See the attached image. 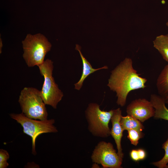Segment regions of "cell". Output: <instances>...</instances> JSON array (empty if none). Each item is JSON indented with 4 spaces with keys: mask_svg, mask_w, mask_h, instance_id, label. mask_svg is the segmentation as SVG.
<instances>
[{
    "mask_svg": "<svg viewBox=\"0 0 168 168\" xmlns=\"http://www.w3.org/2000/svg\"><path fill=\"white\" fill-rule=\"evenodd\" d=\"M133 67L132 59L125 58L111 72L107 86L116 94L117 104L123 107L131 91L146 87L147 79L140 76Z\"/></svg>",
    "mask_w": 168,
    "mask_h": 168,
    "instance_id": "1",
    "label": "cell"
},
{
    "mask_svg": "<svg viewBox=\"0 0 168 168\" xmlns=\"http://www.w3.org/2000/svg\"><path fill=\"white\" fill-rule=\"evenodd\" d=\"M22 44L23 57L29 67L38 66L42 64L45 55L52 46L47 38L40 33L28 34Z\"/></svg>",
    "mask_w": 168,
    "mask_h": 168,
    "instance_id": "2",
    "label": "cell"
},
{
    "mask_svg": "<svg viewBox=\"0 0 168 168\" xmlns=\"http://www.w3.org/2000/svg\"><path fill=\"white\" fill-rule=\"evenodd\" d=\"M22 113L27 117L35 119H47L48 113L41 96L40 91L32 87H25L18 99Z\"/></svg>",
    "mask_w": 168,
    "mask_h": 168,
    "instance_id": "3",
    "label": "cell"
},
{
    "mask_svg": "<svg viewBox=\"0 0 168 168\" xmlns=\"http://www.w3.org/2000/svg\"><path fill=\"white\" fill-rule=\"evenodd\" d=\"M10 115L12 119L21 125L23 133L31 138L32 153L34 155L36 154L35 143L37 137L43 133L58 132L57 128L54 125L55 123L54 119L38 120L29 118L22 113H12Z\"/></svg>",
    "mask_w": 168,
    "mask_h": 168,
    "instance_id": "4",
    "label": "cell"
},
{
    "mask_svg": "<svg viewBox=\"0 0 168 168\" xmlns=\"http://www.w3.org/2000/svg\"><path fill=\"white\" fill-rule=\"evenodd\" d=\"M44 81L40 94L45 105H49L56 109L58 103L62 100L63 94L59 88L53 77V62L47 59L38 66Z\"/></svg>",
    "mask_w": 168,
    "mask_h": 168,
    "instance_id": "5",
    "label": "cell"
},
{
    "mask_svg": "<svg viewBox=\"0 0 168 168\" xmlns=\"http://www.w3.org/2000/svg\"><path fill=\"white\" fill-rule=\"evenodd\" d=\"M85 114L88 129L93 135L106 138L110 135L109 124L113 114V110L108 111L101 110L99 105L91 103L88 105Z\"/></svg>",
    "mask_w": 168,
    "mask_h": 168,
    "instance_id": "6",
    "label": "cell"
},
{
    "mask_svg": "<svg viewBox=\"0 0 168 168\" xmlns=\"http://www.w3.org/2000/svg\"><path fill=\"white\" fill-rule=\"evenodd\" d=\"M91 159L93 162L101 165L104 168L122 167L123 159L109 142H100L95 147Z\"/></svg>",
    "mask_w": 168,
    "mask_h": 168,
    "instance_id": "7",
    "label": "cell"
},
{
    "mask_svg": "<svg viewBox=\"0 0 168 168\" xmlns=\"http://www.w3.org/2000/svg\"><path fill=\"white\" fill-rule=\"evenodd\" d=\"M127 114L143 122L155 115V109L150 101L144 98L132 101L127 106Z\"/></svg>",
    "mask_w": 168,
    "mask_h": 168,
    "instance_id": "8",
    "label": "cell"
},
{
    "mask_svg": "<svg viewBox=\"0 0 168 168\" xmlns=\"http://www.w3.org/2000/svg\"><path fill=\"white\" fill-rule=\"evenodd\" d=\"M122 116V111L120 108L113 110V114L111 119L112 127L110 129V135L115 142L118 155L123 159L124 154L122 152L121 141L124 130L120 123Z\"/></svg>",
    "mask_w": 168,
    "mask_h": 168,
    "instance_id": "9",
    "label": "cell"
},
{
    "mask_svg": "<svg viewBox=\"0 0 168 168\" xmlns=\"http://www.w3.org/2000/svg\"><path fill=\"white\" fill-rule=\"evenodd\" d=\"M150 101L155 109L154 118L168 121V109L165 105L164 97L152 94L151 95Z\"/></svg>",
    "mask_w": 168,
    "mask_h": 168,
    "instance_id": "10",
    "label": "cell"
},
{
    "mask_svg": "<svg viewBox=\"0 0 168 168\" xmlns=\"http://www.w3.org/2000/svg\"><path fill=\"white\" fill-rule=\"evenodd\" d=\"M75 49L78 51L80 53L83 66L82 73L81 78L79 81L74 85L75 89L77 90H79L82 87L84 81L89 75L98 70L107 69L108 67L107 66H104L97 69L93 68L90 63L82 54L81 51L80 47L77 44Z\"/></svg>",
    "mask_w": 168,
    "mask_h": 168,
    "instance_id": "11",
    "label": "cell"
},
{
    "mask_svg": "<svg viewBox=\"0 0 168 168\" xmlns=\"http://www.w3.org/2000/svg\"><path fill=\"white\" fill-rule=\"evenodd\" d=\"M156 86L159 95L165 97L168 95V64L159 74Z\"/></svg>",
    "mask_w": 168,
    "mask_h": 168,
    "instance_id": "12",
    "label": "cell"
},
{
    "mask_svg": "<svg viewBox=\"0 0 168 168\" xmlns=\"http://www.w3.org/2000/svg\"><path fill=\"white\" fill-rule=\"evenodd\" d=\"M153 46L168 63V34L156 37L153 41Z\"/></svg>",
    "mask_w": 168,
    "mask_h": 168,
    "instance_id": "13",
    "label": "cell"
},
{
    "mask_svg": "<svg viewBox=\"0 0 168 168\" xmlns=\"http://www.w3.org/2000/svg\"><path fill=\"white\" fill-rule=\"evenodd\" d=\"M120 123L124 131L135 129L142 131L144 129V126L140 121L129 115L122 116Z\"/></svg>",
    "mask_w": 168,
    "mask_h": 168,
    "instance_id": "14",
    "label": "cell"
},
{
    "mask_svg": "<svg viewBox=\"0 0 168 168\" xmlns=\"http://www.w3.org/2000/svg\"><path fill=\"white\" fill-rule=\"evenodd\" d=\"M128 138L131 143L135 146L138 144L139 140L144 136L142 131L135 129L128 130Z\"/></svg>",
    "mask_w": 168,
    "mask_h": 168,
    "instance_id": "15",
    "label": "cell"
},
{
    "mask_svg": "<svg viewBox=\"0 0 168 168\" xmlns=\"http://www.w3.org/2000/svg\"><path fill=\"white\" fill-rule=\"evenodd\" d=\"M162 148L165 151L164 156L160 161L152 163L153 165L159 168H165L168 163V138L163 144Z\"/></svg>",
    "mask_w": 168,
    "mask_h": 168,
    "instance_id": "16",
    "label": "cell"
},
{
    "mask_svg": "<svg viewBox=\"0 0 168 168\" xmlns=\"http://www.w3.org/2000/svg\"><path fill=\"white\" fill-rule=\"evenodd\" d=\"M9 158L8 152L3 149L0 150V168H7L9 166L7 160Z\"/></svg>",
    "mask_w": 168,
    "mask_h": 168,
    "instance_id": "17",
    "label": "cell"
},
{
    "mask_svg": "<svg viewBox=\"0 0 168 168\" xmlns=\"http://www.w3.org/2000/svg\"><path fill=\"white\" fill-rule=\"evenodd\" d=\"M130 155L131 158L134 161H137L140 160L138 150H132L131 151Z\"/></svg>",
    "mask_w": 168,
    "mask_h": 168,
    "instance_id": "18",
    "label": "cell"
},
{
    "mask_svg": "<svg viewBox=\"0 0 168 168\" xmlns=\"http://www.w3.org/2000/svg\"><path fill=\"white\" fill-rule=\"evenodd\" d=\"M139 157L140 160H143L146 157V154L145 150L142 149H139L138 150Z\"/></svg>",
    "mask_w": 168,
    "mask_h": 168,
    "instance_id": "19",
    "label": "cell"
},
{
    "mask_svg": "<svg viewBox=\"0 0 168 168\" xmlns=\"http://www.w3.org/2000/svg\"><path fill=\"white\" fill-rule=\"evenodd\" d=\"M2 39H1V38H0V54L2 53Z\"/></svg>",
    "mask_w": 168,
    "mask_h": 168,
    "instance_id": "20",
    "label": "cell"
},
{
    "mask_svg": "<svg viewBox=\"0 0 168 168\" xmlns=\"http://www.w3.org/2000/svg\"><path fill=\"white\" fill-rule=\"evenodd\" d=\"M166 104H168V95L164 97Z\"/></svg>",
    "mask_w": 168,
    "mask_h": 168,
    "instance_id": "21",
    "label": "cell"
},
{
    "mask_svg": "<svg viewBox=\"0 0 168 168\" xmlns=\"http://www.w3.org/2000/svg\"><path fill=\"white\" fill-rule=\"evenodd\" d=\"M166 25L167 26H168V22L166 23Z\"/></svg>",
    "mask_w": 168,
    "mask_h": 168,
    "instance_id": "22",
    "label": "cell"
},
{
    "mask_svg": "<svg viewBox=\"0 0 168 168\" xmlns=\"http://www.w3.org/2000/svg\"><path fill=\"white\" fill-rule=\"evenodd\" d=\"M166 168H168V165H167L166 166Z\"/></svg>",
    "mask_w": 168,
    "mask_h": 168,
    "instance_id": "23",
    "label": "cell"
}]
</instances>
